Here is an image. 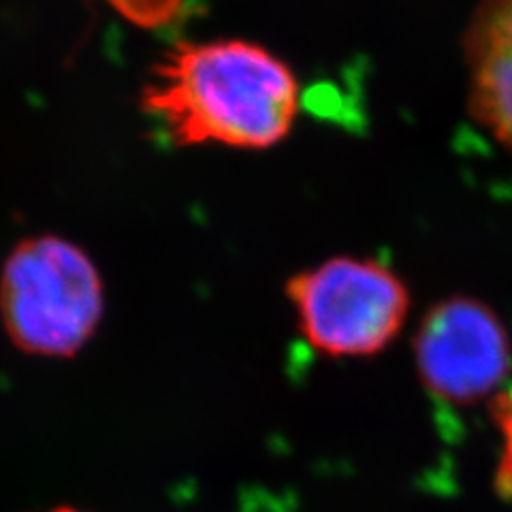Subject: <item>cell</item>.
Masks as SVG:
<instances>
[{"label": "cell", "instance_id": "cell-5", "mask_svg": "<svg viewBox=\"0 0 512 512\" xmlns=\"http://www.w3.org/2000/svg\"><path fill=\"white\" fill-rule=\"evenodd\" d=\"M466 60L474 116L512 152V0H478Z\"/></svg>", "mask_w": 512, "mask_h": 512}, {"label": "cell", "instance_id": "cell-4", "mask_svg": "<svg viewBox=\"0 0 512 512\" xmlns=\"http://www.w3.org/2000/svg\"><path fill=\"white\" fill-rule=\"evenodd\" d=\"M416 365L427 389L470 404L500 387L510 367V340L491 308L468 297L431 310L416 335Z\"/></svg>", "mask_w": 512, "mask_h": 512}, {"label": "cell", "instance_id": "cell-1", "mask_svg": "<svg viewBox=\"0 0 512 512\" xmlns=\"http://www.w3.org/2000/svg\"><path fill=\"white\" fill-rule=\"evenodd\" d=\"M299 105L291 67L244 39L173 45L141 90V109L180 148H274L291 133Z\"/></svg>", "mask_w": 512, "mask_h": 512}, {"label": "cell", "instance_id": "cell-8", "mask_svg": "<svg viewBox=\"0 0 512 512\" xmlns=\"http://www.w3.org/2000/svg\"><path fill=\"white\" fill-rule=\"evenodd\" d=\"M41 512H86L82 508H75L71 504H64V506H54V508H47V510H41Z\"/></svg>", "mask_w": 512, "mask_h": 512}, {"label": "cell", "instance_id": "cell-7", "mask_svg": "<svg viewBox=\"0 0 512 512\" xmlns=\"http://www.w3.org/2000/svg\"><path fill=\"white\" fill-rule=\"evenodd\" d=\"M498 423L504 434V457L500 466V485H504L508 491H512V391H506L498 399Z\"/></svg>", "mask_w": 512, "mask_h": 512}, {"label": "cell", "instance_id": "cell-6", "mask_svg": "<svg viewBox=\"0 0 512 512\" xmlns=\"http://www.w3.org/2000/svg\"><path fill=\"white\" fill-rule=\"evenodd\" d=\"M105 3L126 22L156 30L178 20L186 0H105Z\"/></svg>", "mask_w": 512, "mask_h": 512}, {"label": "cell", "instance_id": "cell-2", "mask_svg": "<svg viewBox=\"0 0 512 512\" xmlns=\"http://www.w3.org/2000/svg\"><path fill=\"white\" fill-rule=\"evenodd\" d=\"M105 308L99 267L67 237H26L0 267V327L28 357H77L99 333Z\"/></svg>", "mask_w": 512, "mask_h": 512}, {"label": "cell", "instance_id": "cell-3", "mask_svg": "<svg viewBox=\"0 0 512 512\" xmlns=\"http://www.w3.org/2000/svg\"><path fill=\"white\" fill-rule=\"evenodd\" d=\"M297 325L320 355L372 357L402 331L408 291L389 267L372 259L335 256L286 284Z\"/></svg>", "mask_w": 512, "mask_h": 512}]
</instances>
